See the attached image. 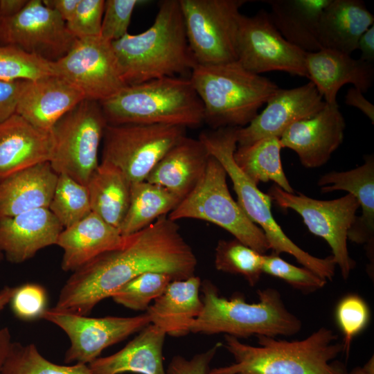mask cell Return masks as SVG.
<instances>
[{
	"mask_svg": "<svg viewBox=\"0 0 374 374\" xmlns=\"http://www.w3.org/2000/svg\"><path fill=\"white\" fill-rule=\"evenodd\" d=\"M57 177L46 161L0 179V218L48 208Z\"/></svg>",
	"mask_w": 374,
	"mask_h": 374,
	"instance_id": "484cf974",
	"label": "cell"
},
{
	"mask_svg": "<svg viewBox=\"0 0 374 374\" xmlns=\"http://www.w3.org/2000/svg\"><path fill=\"white\" fill-rule=\"evenodd\" d=\"M305 66L308 78L328 104L337 103V93L346 84H353L364 93L374 82L373 64L331 49L307 53Z\"/></svg>",
	"mask_w": 374,
	"mask_h": 374,
	"instance_id": "7402d4cb",
	"label": "cell"
},
{
	"mask_svg": "<svg viewBox=\"0 0 374 374\" xmlns=\"http://www.w3.org/2000/svg\"><path fill=\"white\" fill-rule=\"evenodd\" d=\"M330 0H267L271 19L290 43L305 52L321 49L319 26L321 13Z\"/></svg>",
	"mask_w": 374,
	"mask_h": 374,
	"instance_id": "f546056e",
	"label": "cell"
},
{
	"mask_svg": "<svg viewBox=\"0 0 374 374\" xmlns=\"http://www.w3.org/2000/svg\"><path fill=\"white\" fill-rule=\"evenodd\" d=\"M306 53L282 36L267 12L260 10L252 17L242 15L237 61L246 69L259 75L279 71L308 78Z\"/></svg>",
	"mask_w": 374,
	"mask_h": 374,
	"instance_id": "4fadbf2b",
	"label": "cell"
},
{
	"mask_svg": "<svg viewBox=\"0 0 374 374\" xmlns=\"http://www.w3.org/2000/svg\"><path fill=\"white\" fill-rule=\"evenodd\" d=\"M76 39L59 14L42 0H28L15 15L0 19V45L16 47L51 62L64 57Z\"/></svg>",
	"mask_w": 374,
	"mask_h": 374,
	"instance_id": "5bb4252c",
	"label": "cell"
},
{
	"mask_svg": "<svg viewBox=\"0 0 374 374\" xmlns=\"http://www.w3.org/2000/svg\"><path fill=\"white\" fill-rule=\"evenodd\" d=\"M11 343V335L9 328L7 327L0 328V373Z\"/></svg>",
	"mask_w": 374,
	"mask_h": 374,
	"instance_id": "f907efd6",
	"label": "cell"
},
{
	"mask_svg": "<svg viewBox=\"0 0 374 374\" xmlns=\"http://www.w3.org/2000/svg\"><path fill=\"white\" fill-rule=\"evenodd\" d=\"M267 194L278 206L296 211L310 232L327 242L343 278L347 279L355 267L347 246L348 232L359 208L355 197L348 193L332 200H319L301 193H287L275 184Z\"/></svg>",
	"mask_w": 374,
	"mask_h": 374,
	"instance_id": "7c38bea8",
	"label": "cell"
},
{
	"mask_svg": "<svg viewBox=\"0 0 374 374\" xmlns=\"http://www.w3.org/2000/svg\"><path fill=\"white\" fill-rule=\"evenodd\" d=\"M42 318L60 328L68 336L70 346L64 355L66 364H89L106 348L151 323L146 312L129 317L93 318L50 308L46 310Z\"/></svg>",
	"mask_w": 374,
	"mask_h": 374,
	"instance_id": "2e32d148",
	"label": "cell"
},
{
	"mask_svg": "<svg viewBox=\"0 0 374 374\" xmlns=\"http://www.w3.org/2000/svg\"><path fill=\"white\" fill-rule=\"evenodd\" d=\"M345 103L359 109L370 119L372 124L374 123V105L364 97L360 90L354 87H350L345 96Z\"/></svg>",
	"mask_w": 374,
	"mask_h": 374,
	"instance_id": "bcb514c9",
	"label": "cell"
},
{
	"mask_svg": "<svg viewBox=\"0 0 374 374\" xmlns=\"http://www.w3.org/2000/svg\"><path fill=\"white\" fill-rule=\"evenodd\" d=\"M187 40L197 64L237 60V39L246 0H179Z\"/></svg>",
	"mask_w": 374,
	"mask_h": 374,
	"instance_id": "30bf717a",
	"label": "cell"
},
{
	"mask_svg": "<svg viewBox=\"0 0 374 374\" xmlns=\"http://www.w3.org/2000/svg\"><path fill=\"white\" fill-rule=\"evenodd\" d=\"M263 256L236 239L220 240L215 249L214 264L218 271L241 275L253 287L262 274Z\"/></svg>",
	"mask_w": 374,
	"mask_h": 374,
	"instance_id": "d590c367",
	"label": "cell"
},
{
	"mask_svg": "<svg viewBox=\"0 0 374 374\" xmlns=\"http://www.w3.org/2000/svg\"><path fill=\"white\" fill-rule=\"evenodd\" d=\"M326 103L310 81L292 89H279L249 125L238 128V146L266 137L280 138L291 125L315 115Z\"/></svg>",
	"mask_w": 374,
	"mask_h": 374,
	"instance_id": "e0dca14e",
	"label": "cell"
},
{
	"mask_svg": "<svg viewBox=\"0 0 374 374\" xmlns=\"http://www.w3.org/2000/svg\"><path fill=\"white\" fill-rule=\"evenodd\" d=\"M222 346V343H217L189 359L180 355H175L168 364L166 374H208L210 364Z\"/></svg>",
	"mask_w": 374,
	"mask_h": 374,
	"instance_id": "ee69618b",
	"label": "cell"
},
{
	"mask_svg": "<svg viewBox=\"0 0 374 374\" xmlns=\"http://www.w3.org/2000/svg\"><path fill=\"white\" fill-rule=\"evenodd\" d=\"M186 127L165 124H107L101 162L118 168L132 183L145 181L166 153L186 136Z\"/></svg>",
	"mask_w": 374,
	"mask_h": 374,
	"instance_id": "8fae6325",
	"label": "cell"
},
{
	"mask_svg": "<svg viewBox=\"0 0 374 374\" xmlns=\"http://www.w3.org/2000/svg\"><path fill=\"white\" fill-rule=\"evenodd\" d=\"M51 132L42 131L17 114L0 124V179L51 159Z\"/></svg>",
	"mask_w": 374,
	"mask_h": 374,
	"instance_id": "cb8c5ba5",
	"label": "cell"
},
{
	"mask_svg": "<svg viewBox=\"0 0 374 374\" xmlns=\"http://www.w3.org/2000/svg\"><path fill=\"white\" fill-rule=\"evenodd\" d=\"M9 303L14 314L21 320L42 318L46 310V292L39 284L25 283L14 288Z\"/></svg>",
	"mask_w": 374,
	"mask_h": 374,
	"instance_id": "b9f144b4",
	"label": "cell"
},
{
	"mask_svg": "<svg viewBox=\"0 0 374 374\" xmlns=\"http://www.w3.org/2000/svg\"><path fill=\"white\" fill-rule=\"evenodd\" d=\"M317 185L321 193L345 190L357 199L362 215L356 216L348 232V240L364 244L369 260L368 273L373 277L374 267V157L368 154L364 163L346 171H332L322 175Z\"/></svg>",
	"mask_w": 374,
	"mask_h": 374,
	"instance_id": "d6986e66",
	"label": "cell"
},
{
	"mask_svg": "<svg viewBox=\"0 0 374 374\" xmlns=\"http://www.w3.org/2000/svg\"><path fill=\"white\" fill-rule=\"evenodd\" d=\"M262 271L305 294L321 289L328 282L309 269L287 262L274 252L269 255L264 254Z\"/></svg>",
	"mask_w": 374,
	"mask_h": 374,
	"instance_id": "ab89813d",
	"label": "cell"
},
{
	"mask_svg": "<svg viewBox=\"0 0 374 374\" xmlns=\"http://www.w3.org/2000/svg\"><path fill=\"white\" fill-rule=\"evenodd\" d=\"M28 81L0 80V124L16 113L19 98Z\"/></svg>",
	"mask_w": 374,
	"mask_h": 374,
	"instance_id": "f6af8a7d",
	"label": "cell"
},
{
	"mask_svg": "<svg viewBox=\"0 0 374 374\" xmlns=\"http://www.w3.org/2000/svg\"><path fill=\"white\" fill-rule=\"evenodd\" d=\"M84 99L82 91L66 79L57 75L46 76L28 81L16 114L49 132L60 118Z\"/></svg>",
	"mask_w": 374,
	"mask_h": 374,
	"instance_id": "44dd1931",
	"label": "cell"
},
{
	"mask_svg": "<svg viewBox=\"0 0 374 374\" xmlns=\"http://www.w3.org/2000/svg\"><path fill=\"white\" fill-rule=\"evenodd\" d=\"M3 253L0 251V262H1V260H2V258H3Z\"/></svg>",
	"mask_w": 374,
	"mask_h": 374,
	"instance_id": "db71d44e",
	"label": "cell"
},
{
	"mask_svg": "<svg viewBox=\"0 0 374 374\" xmlns=\"http://www.w3.org/2000/svg\"><path fill=\"white\" fill-rule=\"evenodd\" d=\"M239 127H223L203 131L199 139L208 153L224 168L231 179L237 195L238 204L265 235L270 249L279 255L290 254L304 267L325 280H332L336 264L332 256L325 258L315 257L296 245L283 231L271 213V199L259 190L236 164L233 154L238 147Z\"/></svg>",
	"mask_w": 374,
	"mask_h": 374,
	"instance_id": "52a82bcc",
	"label": "cell"
},
{
	"mask_svg": "<svg viewBox=\"0 0 374 374\" xmlns=\"http://www.w3.org/2000/svg\"><path fill=\"white\" fill-rule=\"evenodd\" d=\"M14 288L6 286L0 290V312L10 303Z\"/></svg>",
	"mask_w": 374,
	"mask_h": 374,
	"instance_id": "f5cc1de1",
	"label": "cell"
},
{
	"mask_svg": "<svg viewBox=\"0 0 374 374\" xmlns=\"http://www.w3.org/2000/svg\"><path fill=\"white\" fill-rule=\"evenodd\" d=\"M53 66L55 75L72 83L86 99L100 102L126 86L112 42L100 36L77 39Z\"/></svg>",
	"mask_w": 374,
	"mask_h": 374,
	"instance_id": "9a60e30c",
	"label": "cell"
},
{
	"mask_svg": "<svg viewBox=\"0 0 374 374\" xmlns=\"http://www.w3.org/2000/svg\"><path fill=\"white\" fill-rule=\"evenodd\" d=\"M126 238L118 229L91 212L59 235L56 245L63 250L61 267L73 272L102 253L121 247Z\"/></svg>",
	"mask_w": 374,
	"mask_h": 374,
	"instance_id": "603a6c76",
	"label": "cell"
},
{
	"mask_svg": "<svg viewBox=\"0 0 374 374\" xmlns=\"http://www.w3.org/2000/svg\"><path fill=\"white\" fill-rule=\"evenodd\" d=\"M48 208L64 229L75 224L91 213L87 186L66 175H58Z\"/></svg>",
	"mask_w": 374,
	"mask_h": 374,
	"instance_id": "e575fe53",
	"label": "cell"
},
{
	"mask_svg": "<svg viewBox=\"0 0 374 374\" xmlns=\"http://www.w3.org/2000/svg\"><path fill=\"white\" fill-rule=\"evenodd\" d=\"M166 334L150 323L118 352L89 365L93 374H166L163 348Z\"/></svg>",
	"mask_w": 374,
	"mask_h": 374,
	"instance_id": "83f0119b",
	"label": "cell"
},
{
	"mask_svg": "<svg viewBox=\"0 0 374 374\" xmlns=\"http://www.w3.org/2000/svg\"><path fill=\"white\" fill-rule=\"evenodd\" d=\"M172 280L164 273L145 272L134 278L111 296L113 301L135 311H146Z\"/></svg>",
	"mask_w": 374,
	"mask_h": 374,
	"instance_id": "8d00e7d4",
	"label": "cell"
},
{
	"mask_svg": "<svg viewBox=\"0 0 374 374\" xmlns=\"http://www.w3.org/2000/svg\"><path fill=\"white\" fill-rule=\"evenodd\" d=\"M258 346L224 335L222 346L233 357L231 364L210 368L208 374H346V366L335 361L344 353L342 342L326 327L305 339L287 341L259 336Z\"/></svg>",
	"mask_w": 374,
	"mask_h": 374,
	"instance_id": "7a4b0ae2",
	"label": "cell"
},
{
	"mask_svg": "<svg viewBox=\"0 0 374 374\" xmlns=\"http://www.w3.org/2000/svg\"><path fill=\"white\" fill-rule=\"evenodd\" d=\"M143 1L106 0L100 37L113 42L127 34L131 18L135 7Z\"/></svg>",
	"mask_w": 374,
	"mask_h": 374,
	"instance_id": "60d3db41",
	"label": "cell"
},
{
	"mask_svg": "<svg viewBox=\"0 0 374 374\" xmlns=\"http://www.w3.org/2000/svg\"><path fill=\"white\" fill-rule=\"evenodd\" d=\"M282 148L280 138L266 137L248 145L238 146L233 157L238 166L255 184L273 181L284 191L294 193L282 166Z\"/></svg>",
	"mask_w": 374,
	"mask_h": 374,
	"instance_id": "d6a6232c",
	"label": "cell"
},
{
	"mask_svg": "<svg viewBox=\"0 0 374 374\" xmlns=\"http://www.w3.org/2000/svg\"><path fill=\"white\" fill-rule=\"evenodd\" d=\"M202 281L192 276L172 280L163 293L146 310L150 323L168 335L179 337L190 332L200 314L203 303L199 296Z\"/></svg>",
	"mask_w": 374,
	"mask_h": 374,
	"instance_id": "4316f807",
	"label": "cell"
},
{
	"mask_svg": "<svg viewBox=\"0 0 374 374\" xmlns=\"http://www.w3.org/2000/svg\"><path fill=\"white\" fill-rule=\"evenodd\" d=\"M181 200L167 188L147 181L132 183L128 209L119 231L123 236L136 233L168 215Z\"/></svg>",
	"mask_w": 374,
	"mask_h": 374,
	"instance_id": "1f68e13d",
	"label": "cell"
},
{
	"mask_svg": "<svg viewBox=\"0 0 374 374\" xmlns=\"http://www.w3.org/2000/svg\"><path fill=\"white\" fill-rule=\"evenodd\" d=\"M373 23L374 16L363 1L330 0L320 17L321 47L350 55Z\"/></svg>",
	"mask_w": 374,
	"mask_h": 374,
	"instance_id": "f1b7e54d",
	"label": "cell"
},
{
	"mask_svg": "<svg viewBox=\"0 0 374 374\" xmlns=\"http://www.w3.org/2000/svg\"><path fill=\"white\" fill-rule=\"evenodd\" d=\"M54 75L53 62L14 46L0 45L1 80H35Z\"/></svg>",
	"mask_w": 374,
	"mask_h": 374,
	"instance_id": "74e56055",
	"label": "cell"
},
{
	"mask_svg": "<svg viewBox=\"0 0 374 374\" xmlns=\"http://www.w3.org/2000/svg\"><path fill=\"white\" fill-rule=\"evenodd\" d=\"M346 374H374V355H372L368 361L362 366L353 368Z\"/></svg>",
	"mask_w": 374,
	"mask_h": 374,
	"instance_id": "816d5d0a",
	"label": "cell"
},
{
	"mask_svg": "<svg viewBox=\"0 0 374 374\" xmlns=\"http://www.w3.org/2000/svg\"><path fill=\"white\" fill-rule=\"evenodd\" d=\"M0 374H93L88 364L60 365L50 362L34 344L12 342Z\"/></svg>",
	"mask_w": 374,
	"mask_h": 374,
	"instance_id": "836d02e7",
	"label": "cell"
},
{
	"mask_svg": "<svg viewBox=\"0 0 374 374\" xmlns=\"http://www.w3.org/2000/svg\"><path fill=\"white\" fill-rule=\"evenodd\" d=\"M335 317L344 337V352L348 356L353 339L366 328L370 321V309L362 296L348 294L338 301Z\"/></svg>",
	"mask_w": 374,
	"mask_h": 374,
	"instance_id": "f35d334b",
	"label": "cell"
},
{
	"mask_svg": "<svg viewBox=\"0 0 374 374\" xmlns=\"http://www.w3.org/2000/svg\"><path fill=\"white\" fill-rule=\"evenodd\" d=\"M196 256L176 222L163 215L127 236L120 248L102 253L74 271L61 289L54 310L87 315L101 301L145 272L172 280L194 276Z\"/></svg>",
	"mask_w": 374,
	"mask_h": 374,
	"instance_id": "6da1fadb",
	"label": "cell"
},
{
	"mask_svg": "<svg viewBox=\"0 0 374 374\" xmlns=\"http://www.w3.org/2000/svg\"><path fill=\"white\" fill-rule=\"evenodd\" d=\"M87 186L91 212L119 229L128 209L131 182L116 166L100 162Z\"/></svg>",
	"mask_w": 374,
	"mask_h": 374,
	"instance_id": "4dcf8cb0",
	"label": "cell"
},
{
	"mask_svg": "<svg viewBox=\"0 0 374 374\" xmlns=\"http://www.w3.org/2000/svg\"><path fill=\"white\" fill-rule=\"evenodd\" d=\"M189 79L202 103L204 122L211 129L247 126L280 89L237 60L196 64Z\"/></svg>",
	"mask_w": 374,
	"mask_h": 374,
	"instance_id": "277c9868",
	"label": "cell"
},
{
	"mask_svg": "<svg viewBox=\"0 0 374 374\" xmlns=\"http://www.w3.org/2000/svg\"><path fill=\"white\" fill-rule=\"evenodd\" d=\"M104 0H80L72 17L66 22L77 39L99 37L104 12Z\"/></svg>",
	"mask_w": 374,
	"mask_h": 374,
	"instance_id": "7bdbcfd3",
	"label": "cell"
},
{
	"mask_svg": "<svg viewBox=\"0 0 374 374\" xmlns=\"http://www.w3.org/2000/svg\"><path fill=\"white\" fill-rule=\"evenodd\" d=\"M357 49L361 51L363 61L373 64L374 62V26H371L359 38Z\"/></svg>",
	"mask_w": 374,
	"mask_h": 374,
	"instance_id": "c3c4849f",
	"label": "cell"
},
{
	"mask_svg": "<svg viewBox=\"0 0 374 374\" xmlns=\"http://www.w3.org/2000/svg\"><path fill=\"white\" fill-rule=\"evenodd\" d=\"M107 124L98 101L84 99L65 114L51 131L53 170L87 186L99 165L98 150Z\"/></svg>",
	"mask_w": 374,
	"mask_h": 374,
	"instance_id": "9c48e42d",
	"label": "cell"
},
{
	"mask_svg": "<svg viewBox=\"0 0 374 374\" xmlns=\"http://www.w3.org/2000/svg\"><path fill=\"white\" fill-rule=\"evenodd\" d=\"M210 156L199 139L186 136L166 153L145 181L166 188L183 199L202 179Z\"/></svg>",
	"mask_w": 374,
	"mask_h": 374,
	"instance_id": "d4e9b609",
	"label": "cell"
},
{
	"mask_svg": "<svg viewBox=\"0 0 374 374\" xmlns=\"http://www.w3.org/2000/svg\"><path fill=\"white\" fill-rule=\"evenodd\" d=\"M42 1L45 6L57 12L66 22L73 15L80 0H42Z\"/></svg>",
	"mask_w": 374,
	"mask_h": 374,
	"instance_id": "7dc6e473",
	"label": "cell"
},
{
	"mask_svg": "<svg viewBox=\"0 0 374 374\" xmlns=\"http://www.w3.org/2000/svg\"><path fill=\"white\" fill-rule=\"evenodd\" d=\"M99 103L107 124H165L187 128L204 123L201 100L190 79L184 77L127 85Z\"/></svg>",
	"mask_w": 374,
	"mask_h": 374,
	"instance_id": "8992f818",
	"label": "cell"
},
{
	"mask_svg": "<svg viewBox=\"0 0 374 374\" xmlns=\"http://www.w3.org/2000/svg\"><path fill=\"white\" fill-rule=\"evenodd\" d=\"M345 119L338 104L326 103L315 115L291 125L281 135L283 148L298 155L305 168L323 166L343 143Z\"/></svg>",
	"mask_w": 374,
	"mask_h": 374,
	"instance_id": "ac0fdd59",
	"label": "cell"
},
{
	"mask_svg": "<svg viewBox=\"0 0 374 374\" xmlns=\"http://www.w3.org/2000/svg\"><path fill=\"white\" fill-rule=\"evenodd\" d=\"M203 308L190 332L224 333L235 338L251 336H292L300 332L301 320L285 305L280 292L272 287L259 290L258 303H247L240 295H220L210 280L201 284Z\"/></svg>",
	"mask_w": 374,
	"mask_h": 374,
	"instance_id": "5b68a950",
	"label": "cell"
},
{
	"mask_svg": "<svg viewBox=\"0 0 374 374\" xmlns=\"http://www.w3.org/2000/svg\"><path fill=\"white\" fill-rule=\"evenodd\" d=\"M127 85L191 73L197 64L189 48L179 0H164L152 25L112 42Z\"/></svg>",
	"mask_w": 374,
	"mask_h": 374,
	"instance_id": "3957f363",
	"label": "cell"
},
{
	"mask_svg": "<svg viewBox=\"0 0 374 374\" xmlns=\"http://www.w3.org/2000/svg\"><path fill=\"white\" fill-rule=\"evenodd\" d=\"M63 229L48 208L0 218V251L10 262H24L56 244Z\"/></svg>",
	"mask_w": 374,
	"mask_h": 374,
	"instance_id": "ffe728a7",
	"label": "cell"
},
{
	"mask_svg": "<svg viewBox=\"0 0 374 374\" xmlns=\"http://www.w3.org/2000/svg\"><path fill=\"white\" fill-rule=\"evenodd\" d=\"M28 0H0V19L12 17L19 12Z\"/></svg>",
	"mask_w": 374,
	"mask_h": 374,
	"instance_id": "681fc988",
	"label": "cell"
},
{
	"mask_svg": "<svg viewBox=\"0 0 374 374\" xmlns=\"http://www.w3.org/2000/svg\"><path fill=\"white\" fill-rule=\"evenodd\" d=\"M226 177L223 166L211 155L204 174L197 185L168 215V217L175 222L193 218L211 222L229 232L242 243L265 254L270 249L265 235L233 199Z\"/></svg>",
	"mask_w": 374,
	"mask_h": 374,
	"instance_id": "ba28073f",
	"label": "cell"
}]
</instances>
